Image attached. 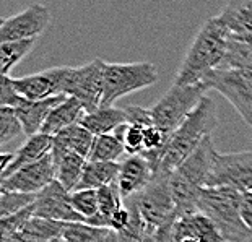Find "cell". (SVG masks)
Listing matches in <instances>:
<instances>
[{"instance_id":"52a82bcc","label":"cell","mask_w":252,"mask_h":242,"mask_svg":"<svg viewBox=\"0 0 252 242\" xmlns=\"http://www.w3.org/2000/svg\"><path fill=\"white\" fill-rule=\"evenodd\" d=\"M200 85L228 99L248 125L252 122V70L220 67L208 73Z\"/></svg>"},{"instance_id":"ee69618b","label":"cell","mask_w":252,"mask_h":242,"mask_svg":"<svg viewBox=\"0 0 252 242\" xmlns=\"http://www.w3.org/2000/svg\"><path fill=\"white\" fill-rule=\"evenodd\" d=\"M249 127H251V128H252V122H251V123H249Z\"/></svg>"},{"instance_id":"e0dca14e","label":"cell","mask_w":252,"mask_h":242,"mask_svg":"<svg viewBox=\"0 0 252 242\" xmlns=\"http://www.w3.org/2000/svg\"><path fill=\"white\" fill-rule=\"evenodd\" d=\"M65 99L67 96L63 94L54 96V98L44 101H28L25 98L21 99L17 104V107H13V109L17 112L21 125H23V133H26V137L30 138L41 133V128L44 127L49 114Z\"/></svg>"},{"instance_id":"f1b7e54d","label":"cell","mask_w":252,"mask_h":242,"mask_svg":"<svg viewBox=\"0 0 252 242\" xmlns=\"http://www.w3.org/2000/svg\"><path fill=\"white\" fill-rule=\"evenodd\" d=\"M112 231L96 228L87 223H65L62 238L65 242H109Z\"/></svg>"},{"instance_id":"74e56055","label":"cell","mask_w":252,"mask_h":242,"mask_svg":"<svg viewBox=\"0 0 252 242\" xmlns=\"http://www.w3.org/2000/svg\"><path fill=\"white\" fill-rule=\"evenodd\" d=\"M13 158H15V153H2L0 154V159H2V164H0V173H5L8 168H10V164L13 163Z\"/></svg>"},{"instance_id":"ffe728a7","label":"cell","mask_w":252,"mask_h":242,"mask_svg":"<svg viewBox=\"0 0 252 242\" xmlns=\"http://www.w3.org/2000/svg\"><path fill=\"white\" fill-rule=\"evenodd\" d=\"M52 145H54V138L49 135H44V133H37L34 137H30L17 151H15L13 163L10 164V168L2 174V179L12 176L21 168H25V166L37 163V161H41L42 158H46V156L51 154L52 151Z\"/></svg>"},{"instance_id":"7a4b0ae2","label":"cell","mask_w":252,"mask_h":242,"mask_svg":"<svg viewBox=\"0 0 252 242\" xmlns=\"http://www.w3.org/2000/svg\"><path fill=\"white\" fill-rule=\"evenodd\" d=\"M217 150L213 138L207 137L189 158L169 174V187L174 198L176 216L197 212V203L212 174Z\"/></svg>"},{"instance_id":"4316f807","label":"cell","mask_w":252,"mask_h":242,"mask_svg":"<svg viewBox=\"0 0 252 242\" xmlns=\"http://www.w3.org/2000/svg\"><path fill=\"white\" fill-rule=\"evenodd\" d=\"M124 153H126L124 143L116 135H99L94 137L88 161H96V163H119V159L122 158Z\"/></svg>"},{"instance_id":"83f0119b","label":"cell","mask_w":252,"mask_h":242,"mask_svg":"<svg viewBox=\"0 0 252 242\" xmlns=\"http://www.w3.org/2000/svg\"><path fill=\"white\" fill-rule=\"evenodd\" d=\"M126 205L130 210V223L127 224V228L116 233L117 242H145L150 236L157 233V231L148 229V226L145 224L133 198H127Z\"/></svg>"},{"instance_id":"836d02e7","label":"cell","mask_w":252,"mask_h":242,"mask_svg":"<svg viewBox=\"0 0 252 242\" xmlns=\"http://www.w3.org/2000/svg\"><path fill=\"white\" fill-rule=\"evenodd\" d=\"M33 216H34V205L23 210V212H20V213H15L12 216L2 218L0 219V226H2V239H7V238H12V236L20 234Z\"/></svg>"},{"instance_id":"5bb4252c","label":"cell","mask_w":252,"mask_h":242,"mask_svg":"<svg viewBox=\"0 0 252 242\" xmlns=\"http://www.w3.org/2000/svg\"><path fill=\"white\" fill-rule=\"evenodd\" d=\"M34 218L57 223H85V219L72 207L70 192H67L57 181L37 193V200L34 203Z\"/></svg>"},{"instance_id":"30bf717a","label":"cell","mask_w":252,"mask_h":242,"mask_svg":"<svg viewBox=\"0 0 252 242\" xmlns=\"http://www.w3.org/2000/svg\"><path fill=\"white\" fill-rule=\"evenodd\" d=\"M51 10L46 5L33 3L20 13L0 20V41L12 42L23 39H39L51 23Z\"/></svg>"},{"instance_id":"4dcf8cb0","label":"cell","mask_w":252,"mask_h":242,"mask_svg":"<svg viewBox=\"0 0 252 242\" xmlns=\"http://www.w3.org/2000/svg\"><path fill=\"white\" fill-rule=\"evenodd\" d=\"M221 67L252 70V46L244 44V42H239V41H234L231 37L228 42L226 57H224Z\"/></svg>"},{"instance_id":"2e32d148","label":"cell","mask_w":252,"mask_h":242,"mask_svg":"<svg viewBox=\"0 0 252 242\" xmlns=\"http://www.w3.org/2000/svg\"><path fill=\"white\" fill-rule=\"evenodd\" d=\"M197 241V242H224L217 226L200 212L176 216L173 224V241Z\"/></svg>"},{"instance_id":"3957f363","label":"cell","mask_w":252,"mask_h":242,"mask_svg":"<svg viewBox=\"0 0 252 242\" xmlns=\"http://www.w3.org/2000/svg\"><path fill=\"white\" fill-rule=\"evenodd\" d=\"M218 125L217 106L212 98L203 96L194 112L187 117L184 123L171 137L163 156L157 176H166L181 166L189 156L200 147L207 137H212V132Z\"/></svg>"},{"instance_id":"8992f818","label":"cell","mask_w":252,"mask_h":242,"mask_svg":"<svg viewBox=\"0 0 252 242\" xmlns=\"http://www.w3.org/2000/svg\"><path fill=\"white\" fill-rule=\"evenodd\" d=\"M158 82V68L152 62L104 63V90L101 106L109 107L117 99L153 87Z\"/></svg>"},{"instance_id":"7c38bea8","label":"cell","mask_w":252,"mask_h":242,"mask_svg":"<svg viewBox=\"0 0 252 242\" xmlns=\"http://www.w3.org/2000/svg\"><path fill=\"white\" fill-rule=\"evenodd\" d=\"M70 67H52L42 72L12 78V85L21 98L28 101H44L63 94L65 78ZM65 96V94H63Z\"/></svg>"},{"instance_id":"ac0fdd59","label":"cell","mask_w":252,"mask_h":242,"mask_svg":"<svg viewBox=\"0 0 252 242\" xmlns=\"http://www.w3.org/2000/svg\"><path fill=\"white\" fill-rule=\"evenodd\" d=\"M52 138H54V145H52L51 154L54 159L62 158V156L68 153H77L88 159L91 147H93L94 142V135L88 132L82 123L67 128V130L61 132L59 135Z\"/></svg>"},{"instance_id":"6da1fadb","label":"cell","mask_w":252,"mask_h":242,"mask_svg":"<svg viewBox=\"0 0 252 242\" xmlns=\"http://www.w3.org/2000/svg\"><path fill=\"white\" fill-rule=\"evenodd\" d=\"M229 39L231 34L218 23L217 18H208L192 39V44L182 59L173 85L178 87L200 85L208 73L221 67L226 57Z\"/></svg>"},{"instance_id":"1f68e13d","label":"cell","mask_w":252,"mask_h":242,"mask_svg":"<svg viewBox=\"0 0 252 242\" xmlns=\"http://www.w3.org/2000/svg\"><path fill=\"white\" fill-rule=\"evenodd\" d=\"M70 200L73 210L85 219V223L99 212L98 190H75L70 193Z\"/></svg>"},{"instance_id":"4fadbf2b","label":"cell","mask_w":252,"mask_h":242,"mask_svg":"<svg viewBox=\"0 0 252 242\" xmlns=\"http://www.w3.org/2000/svg\"><path fill=\"white\" fill-rule=\"evenodd\" d=\"M56 181V166L52 154L33 164L21 168L12 176L2 179V190L20 193H39Z\"/></svg>"},{"instance_id":"f546056e","label":"cell","mask_w":252,"mask_h":242,"mask_svg":"<svg viewBox=\"0 0 252 242\" xmlns=\"http://www.w3.org/2000/svg\"><path fill=\"white\" fill-rule=\"evenodd\" d=\"M37 200V193H20V192H7L0 193V219L12 216L23 210L33 207Z\"/></svg>"},{"instance_id":"603a6c76","label":"cell","mask_w":252,"mask_h":242,"mask_svg":"<svg viewBox=\"0 0 252 242\" xmlns=\"http://www.w3.org/2000/svg\"><path fill=\"white\" fill-rule=\"evenodd\" d=\"M121 171V163H96L87 161L82 181L77 190H99L106 185L117 182Z\"/></svg>"},{"instance_id":"8fae6325","label":"cell","mask_w":252,"mask_h":242,"mask_svg":"<svg viewBox=\"0 0 252 242\" xmlns=\"http://www.w3.org/2000/svg\"><path fill=\"white\" fill-rule=\"evenodd\" d=\"M252 179V150L234 153L215 154L212 166V174L207 187L231 185L243 189L246 182Z\"/></svg>"},{"instance_id":"9c48e42d","label":"cell","mask_w":252,"mask_h":242,"mask_svg":"<svg viewBox=\"0 0 252 242\" xmlns=\"http://www.w3.org/2000/svg\"><path fill=\"white\" fill-rule=\"evenodd\" d=\"M133 198L148 229L157 231L176 214L174 198L166 176H155L147 189Z\"/></svg>"},{"instance_id":"60d3db41","label":"cell","mask_w":252,"mask_h":242,"mask_svg":"<svg viewBox=\"0 0 252 242\" xmlns=\"http://www.w3.org/2000/svg\"><path fill=\"white\" fill-rule=\"evenodd\" d=\"M109 242H117V238H116V233H111V238H109Z\"/></svg>"},{"instance_id":"d590c367","label":"cell","mask_w":252,"mask_h":242,"mask_svg":"<svg viewBox=\"0 0 252 242\" xmlns=\"http://www.w3.org/2000/svg\"><path fill=\"white\" fill-rule=\"evenodd\" d=\"M176 214L169 221H166L161 228L157 229V233L153 236V242H174L173 241V224H174Z\"/></svg>"},{"instance_id":"7bdbcfd3","label":"cell","mask_w":252,"mask_h":242,"mask_svg":"<svg viewBox=\"0 0 252 242\" xmlns=\"http://www.w3.org/2000/svg\"><path fill=\"white\" fill-rule=\"evenodd\" d=\"M178 242H197V241H190V239H186V241H178Z\"/></svg>"},{"instance_id":"7402d4cb","label":"cell","mask_w":252,"mask_h":242,"mask_svg":"<svg viewBox=\"0 0 252 242\" xmlns=\"http://www.w3.org/2000/svg\"><path fill=\"white\" fill-rule=\"evenodd\" d=\"M124 123H128L127 119V112L126 109L114 106H101L99 109H96L94 112H88L85 114L82 125L87 128L88 132L93 133L94 137L99 135H112L117 128Z\"/></svg>"},{"instance_id":"d4e9b609","label":"cell","mask_w":252,"mask_h":242,"mask_svg":"<svg viewBox=\"0 0 252 242\" xmlns=\"http://www.w3.org/2000/svg\"><path fill=\"white\" fill-rule=\"evenodd\" d=\"M63 224L65 223L49 221V219L33 216L18 236L23 242H49L56 238H61Z\"/></svg>"},{"instance_id":"b9f144b4","label":"cell","mask_w":252,"mask_h":242,"mask_svg":"<svg viewBox=\"0 0 252 242\" xmlns=\"http://www.w3.org/2000/svg\"><path fill=\"white\" fill-rule=\"evenodd\" d=\"M49 242H65V239H63L62 236H61V238H56V239H52V241H49Z\"/></svg>"},{"instance_id":"8d00e7d4","label":"cell","mask_w":252,"mask_h":242,"mask_svg":"<svg viewBox=\"0 0 252 242\" xmlns=\"http://www.w3.org/2000/svg\"><path fill=\"white\" fill-rule=\"evenodd\" d=\"M243 219L252 233V192L243 190Z\"/></svg>"},{"instance_id":"9a60e30c","label":"cell","mask_w":252,"mask_h":242,"mask_svg":"<svg viewBox=\"0 0 252 242\" xmlns=\"http://www.w3.org/2000/svg\"><path fill=\"white\" fill-rule=\"evenodd\" d=\"M155 179V173L152 166L142 154L138 156H126L121 161V171L117 177V187L124 198H130L138 195Z\"/></svg>"},{"instance_id":"ab89813d","label":"cell","mask_w":252,"mask_h":242,"mask_svg":"<svg viewBox=\"0 0 252 242\" xmlns=\"http://www.w3.org/2000/svg\"><path fill=\"white\" fill-rule=\"evenodd\" d=\"M241 190H248V192H252V179L249 181V182H246L244 184V187Z\"/></svg>"},{"instance_id":"ba28073f","label":"cell","mask_w":252,"mask_h":242,"mask_svg":"<svg viewBox=\"0 0 252 242\" xmlns=\"http://www.w3.org/2000/svg\"><path fill=\"white\" fill-rule=\"evenodd\" d=\"M104 60L94 59L85 65L68 68L63 94L83 104L85 111L94 112L101 107L104 90Z\"/></svg>"},{"instance_id":"5b68a950","label":"cell","mask_w":252,"mask_h":242,"mask_svg":"<svg viewBox=\"0 0 252 242\" xmlns=\"http://www.w3.org/2000/svg\"><path fill=\"white\" fill-rule=\"evenodd\" d=\"M205 91L207 90L202 85H194V87L171 85L163 98L148 107L152 123L164 133L166 138L171 140L174 132L194 112L200 99L205 96L203 94Z\"/></svg>"},{"instance_id":"e575fe53","label":"cell","mask_w":252,"mask_h":242,"mask_svg":"<svg viewBox=\"0 0 252 242\" xmlns=\"http://www.w3.org/2000/svg\"><path fill=\"white\" fill-rule=\"evenodd\" d=\"M23 99L12 85V77H2V87H0V107H17Z\"/></svg>"},{"instance_id":"d6986e66","label":"cell","mask_w":252,"mask_h":242,"mask_svg":"<svg viewBox=\"0 0 252 242\" xmlns=\"http://www.w3.org/2000/svg\"><path fill=\"white\" fill-rule=\"evenodd\" d=\"M85 114H87V111H85L83 104L78 99L67 98L49 114L44 127L41 128V133L56 137L61 132L67 130V128L82 123Z\"/></svg>"},{"instance_id":"277c9868","label":"cell","mask_w":252,"mask_h":242,"mask_svg":"<svg viewBox=\"0 0 252 242\" xmlns=\"http://www.w3.org/2000/svg\"><path fill=\"white\" fill-rule=\"evenodd\" d=\"M197 212L213 221L224 242H248L252 233L243 219V190L238 187H205Z\"/></svg>"},{"instance_id":"f35d334b","label":"cell","mask_w":252,"mask_h":242,"mask_svg":"<svg viewBox=\"0 0 252 242\" xmlns=\"http://www.w3.org/2000/svg\"><path fill=\"white\" fill-rule=\"evenodd\" d=\"M233 39H234V41H239V42H244V44L252 46V30L248 31V33L241 34V36H234Z\"/></svg>"},{"instance_id":"cb8c5ba5","label":"cell","mask_w":252,"mask_h":242,"mask_svg":"<svg viewBox=\"0 0 252 242\" xmlns=\"http://www.w3.org/2000/svg\"><path fill=\"white\" fill-rule=\"evenodd\" d=\"M87 161H88L87 158H83V156H80L77 153H68L65 156H62V158L54 159L56 181L61 182V185L67 192L73 193L78 189V184L82 181Z\"/></svg>"},{"instance_id":"d6a6232c","label":"cell","mask_w":252,"mask_h":242,"mask_svg":"<svg viewBox=\"0 0 252 242\" xmlns=\"http://www.w3.org/2000/svg\"><path fill=\"white\" fill-rule=\"evenodd\" d=\"M23 132V125L13 107H0V145H7Z\"/></svg>"},{"instance_id":"44dd1931","label":"cell","mask_w":252,"mask_h":242,"mask_svg":"<svg viewBox=\"0 0 252 242\" xmlns=\"http://www.w3.org/2000/svg\"><path fill=\"white\" fill-rule=\"evenodd\" d=\"M217 21L231 37L252 30V0H234L226 3L217 15Z\"/></svg>"},{"instance_id":"484cf974","label":"cell","mask_w":252,"mask_h":242,"mask_svg":"<svg viewBox=\"0 0 252 242\" xmlns=\"http://www.w3.org/2000/svg\"><path fill=\"white\" fill-rule=\"evenodd\" d=\"M36 42L37 39H23L0 44V70H2V77H8V73L17 67V63L23 60L34 49Z\"/></svg>"}]
</instances>
